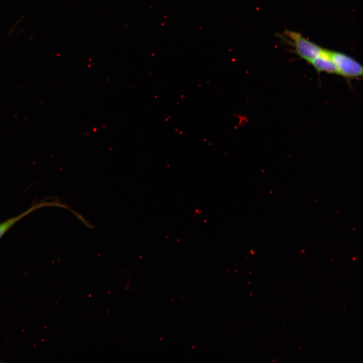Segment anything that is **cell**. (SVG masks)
Returning a JSON list of instances; mask_svg holds the SVG:
<instances>
[{"mask_svg": "<svg viewBox=\"0 0 363 363\" xmlns=\"http://www.w3.org/2000/svg\"><path fill=\"white\" fill-rule=\"evenodd\" d=\"M285 34L291 41L297 54L309 63L319 55L323 49L320 46L308 39L299 33L286 31Z\"/></svg>", "mask_w": 363, "mask_h": 363, "instance_id": "1", "label": "cell"}, {"mask_svg": "<svg viewBox=\"0 0 363 363\" xmlns=\"http://www.w3.org/2000/svg\"><path fill=\"white\" fill-rule=\"evenodd\" d=\"M330 52L338 75L348 78H356L362 76V67L354 58L341 52L330 50Z\"/></svg>", "mask_w": 363, "mask_h": 363, "instance_id": "2", "label": "cell"}, {"mask_svg": "<svg viewBox=\"0 0 363 363\" xmlns=\"http://www.w3.org/2000/svg\"><path fill=\"white\" fill-rule=\"evenodd\" d=\"M309 63L319 73L337 74V68L332 58L330 50L323 48L320 54Z\"/></svg>", "mask_w": 363, "mask_h": 363, "instance_id": "3", "label": "cell"}, {"mask_svg": "<svg viewBox=\"0 0 363 363\" xmlns=\"http://www.w3.org/2000/svg\"><path fill=\"white\" fill-rule=\"evenodd\" d=\"M53 205V204L49 202H41L38 203L32 207H30L27 210L23 213L18 215L16 216L10 218L7 220L0 223V238L8 231L13 225H14L18 221L20 220L22 218L24 217L33 211L45 207Z\"/></svg>", "mask_w": 363, "mask_h": 363, "instance_id": "4", "label": "cell"}, {"mask_svg": "<svg viewBox=\"0 0 363 363\" xmlns=\"http://www.w3.org/2000/svg\"><path fill=\"white\" fill-rule=\"evenodd\" d=\"M233 117L235 118L236 125L238 127H243L248 122L246 116L241 113L238 112L234 113L233 114Z\"/></svg>", "mask_w": 363, "mask_h": 363, "instance_id": "5", "label": "cell"}]
</instances>
